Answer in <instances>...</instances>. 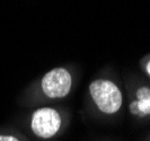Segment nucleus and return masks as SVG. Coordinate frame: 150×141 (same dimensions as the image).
<instances>
[{"mask_svg":"<svg viewBox=\"0 0 150 141\" xmlns=\"http://www.w3.org/2000/svg\"><path fill=\"white\" fill-rule=\"evenodd\" d=\"M93 101L102 112L113 114L120 110L122 105V94L119 87L110 80L98 79L89 85Z\"/></svg>","mask_w":150,"mask_h":141,"instance_id":"1","label":"nucleus"},{"mask_svg":"<svg viewBox=\"0 0 150 141\" xmlns=\"http://www.w3.org/2000/svg\"><path fill=\"white\" fill-rule=\"evenodd\" d=\"M30 126L33 132L38 137L47 139L53 137L60 130L61 118L55 110L43 107L33 113Z\"/></svg>","mask_w":150,"mask_h":141,"instance_id":"2","label":"nucleus"},{"mask_svg":"<svg viewBox=\"0 0 150 141\" xmlns=\"http://www.w3.org/2000/svg\"><path fill=\"white\" fill-rule=\"evenodd\" d=\"M71 76L64 68H55L42 79V89L47 97L61 98L67 96L71 89Z\"/></svg>","mask_w":150,"mask_h":141,"instance_id":"3","label":"nucleus"},{"mask_svg":"<svg viewBox=\"0 0 150 141\" xmlns=\"http://www.w3.org/2000/svg\"><path fill=\"white\" fill-rule=\"evenodd\" d=\"M138 101L130 105L131 112L133 114H138L140 116H144L150 114V88L141 87L137 91Z\"/></svg>","mask_w":150,"mask_h":141,"instance_id":"4","label":"nucleus"},{"mask_svg":"<svg viewBox=\"0 0 150 141\" xmlns=\"http://www.w3.org/2000/svg\"><path fill=\"white\" fill-rule=\"evenodd\" d=\"M0 141H18V139L11 135H0Z\"/></svg>","mask_w":150,"mask_h":141,"instance_id":"5","label":"nucleus"},{"mask_svg":"<svg viewBox=\"0 0 150 141\" xmlns=\"http://www.w3.org/2000/svg\"><path fill=\"white\" fill-rule=\"evenodd\" d=\"M147 72H148V74L150 76V61L148 62V64H147Z\"/></svg>","mask_w":150,"mask_h":141,"instance_id":"6","label":"nucleus"}]
</instances>
